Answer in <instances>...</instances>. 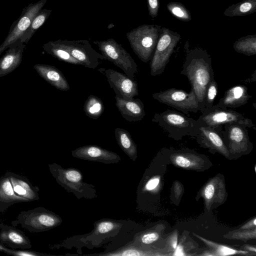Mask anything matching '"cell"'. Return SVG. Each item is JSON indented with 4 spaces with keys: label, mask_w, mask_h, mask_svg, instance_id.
Wrapping results in <instances>:
<instances>
[{
    "label": "cell",
    "mask_w": 256,
    "mask_h": 256,
    "mask_svg": "<svg viewBox=\"0 0 256 256\" xmlns=\"http://www.w3.org/2000/svg\"><path fill=\"white\" fill-rule=\"evenodd\" d=\"M218 90V84L213 78L206 88L203 102L202 112L212 108L214 106V100L217 95Z\"/></svg>",
    "instance_id": "33"
},
{
    "label": "cell",
    "mask_w": 256,
    "mask_h": 256,
    "mask_svg": "<svg viewBox=\"0 0 256 256\" xmlns=\"http://www.w3.org/2000/svg\"><path fill=\"white\" fill-rule=\"evenodd\" d=\"M248 126L240 124H229L223 126L224 144L230 154H245L252 148L250 140Z\"/></svg>",
    "instance_id": "12"
},
{
    "label": "cell",
    "mask_w": 256,
    "mask_h": 256,
    "mask_svg": "<svg viewBox=\"0 0 256 256\" xmlns=\"http://www.w3.org/2000/svg\"><path fill=\"white\" fill-rule=\"evenodd\" d=\"M250 98L248 88L244 85L238 84L228 89L214 106L220 108H236L246 104Z\"/></svg>",
    "instance_id": "20"
},
{
    "label": "cell",
    "mask_w": 256,
    "mask_h": 256,
    "mask_svg": "<svg viewBox=\"0 0 256 256\" xmlns=\"http://www.w3.org/2000/svg\"><path fill=\"white\" fill-rule=\"evenodd\" d=\"M166 8L174 16L180 20L189 22L192 20L190 11L181 2H170L167 4Z\"/></svg>",
    "instance_id": "32"
},
{
    "label": "cell",
    "mask_w": 256,
    "mask_h": 256,
    "mask_svg": "<svg viewBox=\"0 0 256 256\" xmlns=\"http://www.w3.org/2000/svg\"><path fill=\"white\" fill-rule=\"evenodd\" d=\"M14 192L29 202L37 201L40 200L38 192L40 188L34 186L24 176L12 172H6Z\"/></svg>",
    "instance_id": "19"
},
{
    "label": "cell",
    "mask_w": 256,
    "mask_h": 256,
    "mask_svg": "<svg viewBox=\"0 0 256 256\" xmlns=\"http://www.w3.org/2000/svg\"><path fill=\"white\" fill-rule=\"evenodd\" d=\"M225 194L224 184L218 176L210 179L201 190V196L208 210L213 204L222 202L226 196Z\"/></svg>",
    "instance_id": "22"
},
{
    "label": "cell",
    "mask_w": 256,
    "mask_h": 256,
    "mask_svg": "<svg viewBox=\"0 0 256 256\" xmlns=\"http://www.w3.org/2000/svg\"><path fill=\"white\" fill-rule=\"evenodd\" d=\"M224 238L234 240L246 242L256 238V228L252 230H234L224 235Z\"/></svg>",
    "instance_id": "34"
},
{
    "label": "cell",
    "mask_w": 256,
    "mask_h": 256,
    "mask_svg": "<svg viewBox=\"0 0 256 256\" xmlns=\"http://www.w3.org/2000/svg\"><path fill=\"white\" fill-rule=\"evenodd\" d=\"M236 52L248 56L256 54V34L242 36L236 40L233 45Z\"/></svg>",
    "instance_id": "30"
},
{
    "label": "cell",
    "mask_w": 256,
    "mask_h": 256,
    "mask_svg": "<svg viewBox=\"0 0 256 256\" xmlns=\"http://www.w3.org/2000/svg\"><path fill=\"white\" fill-rule=\"evenodd\" d=\"M120 224L110 220H102L96 224L95 232L100 234H106L120 226Z\"/></svg>",
    "instance_id": "35"
},
{
    "label": "cell",
    "mask_w": 256,
    "mask_h": 256,
    "mask_svg": "<svg viewBox=\"0 0 256 256\" xmlns=\"http://www.w3.org/2000/svg\"><path fill=\"white\" fill-rule=\"evenodd\" d=\"M152 122L157 123L168 132V136L179 140L186 136L196 138L200 132L196 120L177 111L166 110L154 114Z\"/></svg>",
    "instance_id": "2"
},
{
    "label": "cell",
    "mask_w": 256,
    "mask_h": 256,
    "mask_svg": "<svg viewBox=\"0 0 256 256\" xmlns=\"http://www.w3.org/2000/svg\"><path fill=\"white\" fill-rule=\"evenodd\" d=\"M7 254L15 256H42L46 255L34 250L12 248L10 249Z\"/></svg>",
    "instance_id": "36"
},
{
    "label": "cell",
    "mask_w": 256,
    "mask_h": 256,
    "mask_svg": "<svg viewBox=\"0 0 256 256\" xmlns=\"http://www.w3.org/2000/svg\"><path fill=\"white\" fill-rule=\"evenodd\" d=\"M25 48L26 44L18 38L6 50L0 58V78L10 74L19 66Z\"/></svg>",
    "instance_id": "16"
},
{
    "label": "cell",
    "mask_w": 256,
    "mask_h": 256,
    "mask_svg": "<svg viewBox=\"0 0 256 256\" xmlns=\"http://www.w3.org/2000/svg\"><path fill=\"white\" fill-rule=\"evenodd\" d=\"M17 220L23 228L30 232H46L62 222L58 215L42 207L20 212Z\"/></svg>",
    "instance_id": "6"
},
{
    "label": "cell",
    "mask_w": 256,
    "mask_h": 256,
    "mask_svg": "<svg viewBox=\"0 0 256 256\" xmlns=\"http://www.w3.org/2000/svg\"><path fill=\"white\" fill-rule=\"evenodd\" d=\"M256 218H254L251 220L248 221L245 224L242 225L240 228V230H252L256 228Z\"/></svg>",
    "instance_id": "41"
},
{
    "label": "cell",
    "mask_w": 256,
    "mask_h": 256,
    "mask_svg": "<svg viewBox=\"0 0 256 256\" xmlns=\"http://www.w3.org/2000/svg\"><path fill=\"white\" fill-rule=\"evenodd\" d=\"M178 232H174L168 240V245L172 250H174L178 242Z\"/></svg>",
    "instance_id": "39"
},
{
    "label": "cell",
    "mask_w": 256,
    "mask_h": 256,
    "mask_svg": "<svg viewBox=\"0 0 256 256\" xmlns=\"http://www.w3.org/2000/svg\"><path fill=\"white\" fill-rule=\"evenodd\" d=\"M160 178H154L148 182L146 188L148 190H152L158 186Z\"/></svg>",
    "instance_id": "42"
},
{
    "label": "cell",
    "mask_w": 256,
    "mask_h": 256,
    "mask_svg": "<svg viewBox=\"0 0 256 256\" xmlns=\"http://www.w3.org/2000/svg\"><path fill=\"white\" fill-rule=\"evenodd\" d=\"M148 8L150 16L154 18L158 16L160 8L159 0H147Z\"/></svg>",
    "instance_id": "38"
},
{
    "label": "cell",
    "mask_w": 256,
    "mask_h": 256,
    "mask_svg": "<svg viewBox=\"0 0 256 256\" xmlns=\"http://www.w3.org/2000/svg\"><path fill=\"white\" fill-rule=\"evenodd\" d=\"M200 132L196 137L197 142L202 146L208 148L212 153L215 152L228 158L230 154L223 138V126H200Z\"/></svg>",
    "instance_id": "14"
},
{
    "label": "cell",
    "mask_w": 256,
    "mask_h": 256,
    "mask_svg": "<svg viewBox=\"0 0 256 256\" xmlns=\"http://www.w3.org/2000/svg\"><path fill=\"white\" fill-rule=\"evenodd\" d=\"M76 158L106 164L118 162L121 158L117 154L96 145H88L79 147L72 152Z\"/></svg>",
    "instance_id": "15"
},
{
    "label": "cell",
    "mask_w": 256,
    "mask_h": 256,
    "mask_svg": "<svg viewBox=\"0 0 256 256\" xmlns=\"http://www.w3.org/2000/svg\"><path fill=\"white\" fill-rule=\"evenodd\" d=\"M0 242L12 249L28 250L32 247L24 232L16 228L0 223Z\"/></svg>",
    "instance_id": "17"
},
{
    "label": "cell",
    "mask_w": 256,
    "mask_h": 256,
    "mask_svg": "<svg viewBox=\"0 0 256 256\" xmlns=\"http://www.w3.org/2000/svg\"><path fill=\"white\" fill-rule=\"evenodd\" d=\"M200 126H223L229 124H240L248 128L256 130L252 121L241 113L232 109L220 108L212 106L211 109L202 114L196 120Z\"/></svg>",
    "instance_id": "9"
},
{
    "label": "cell",
    "mask_w": 256,
    "mask_h": 256,
    "mask_svg": "<svg viewBox=\"0 0 256 256\" xmlns=\"http://www.w3.org/2000/svg\"><path fill=\"white\" fill-rule=\"evenodd\" d=\"M183 188L181 184L178 181H176L174 184V192L175 197L178 198L182 194Z\"/></svg>",
    "instance_id": "40"
},
{
    "label": "cell",
    "mask_w": 256,
    "mask_h": 256,
    "mask_svg": "<svg viewBox=\"0 0 256 256\" xmlns=\"http://www.w3.org/2000/svg\"><path fill=\"white\" fill-rule=\"evenodd\" d=\"M152 98L160 102L166 104L184 114L188 115L190 112H197L200 108L196 97L191 89L189 92L174 88L156 92Z\"/></svg>",
    "instance_id": "8"
},
{
    "label": "cell",
    "mask_w": 256,
    "mask_h": 256,
    "mask_svg": "<svg viewBox=\"0 0 256 256\" xmlns=\"http://www.w3.org/2000/svg\"><path fill=\"white\" fill-rule=\"evenodd\" d=\"M180 39V35L176 32L168 28H161L150 64L151 76L160 75L164 72L174 48Z\"/></svg>",
    "instance_id": "5"
},
{
    "label": "cell",
    "mask_w": 256,
    "mask_h": 256,
    "mask_svg": "<svg viewBox=\"0 0 256 256\" xmlns=\"http://www.w3.org/2000/svg\"><path fill=\"white\" fill-rule=\"evenodd\" d=\"M84 110L88 118L97 119L104 111L103 102L99 98L90 95L84 102Z\"/></svg>",
    "instance_id": "31"
},
{
    "label": "cell",
    "mask_w": 256,
    "mask_h": 256,
    "mask_svg": "<svg viewBox=\"0 0 256 256\" xmlns=\"http://www.w3.org/2000/svg\"><path fill=\"white\" fill-rule=\"evenodd\" d=\"M116 105L123 118L129 122L141 120L145 116L144 104L139 98L124 100L115 96Z\"/></svg>",
    "instance_id": "18"
},
{
    "label": "cell",
    "mask_w": 256,
    "mask_h": 256,
    "mask_svg": "<svg viewBox=\"0 0 256 256\" xmlns=\"http://www.w3.org/2000/svg\"><path fill=\"white\" fill-rule=\"evenodd\" d=\"M42 48L45 52L60 61L72 64L82 65V64L79 61L72 56L56 40L48 42L43 44Z\"/></svg>",
    "instance_id": "27"
},
{
    "label": "cell",
    "mask_w": 256,
    "mask_h": 256,
    "mask_svg": "<svg viewBox=\"0 0 256 256\" xmlns=\"http://www.w3.org/2000/svg\"><path fill=\"white\" fill-rule=\"evenodd\" d=\"M10 248H7L6 245L2 244L0 242V251L2 252L7 254Z\"/></svg>",
    "instance_id": "44"
},
{
    "label": "cell",
    "mask_w": 256,
    "mask_h": 256,
    "mask_svg": "<svg viewBox=\"0 0 256 256\" xmlns=\"http://www.w3.org/2000/svg\"><path fill=\"white\" fill-rule=\"evenodd\" d=\"M98 70L106 76L116 96L128 100L138 95V84L134 79L110 68H100Z\"/></svg>",
    "instance_id": "13"
},
{
    "label": "cell",
    "mask_w": 256,
    "mask_h": 256,
    "mask_svg": "<svg viewBox=\"0 0 256 256\" xmlns=\"http://www.w3.org/2000/svg\"><path fill=\"white\" fill-rule=\"evenodd\" d=\"M46 1L40 0L23 8L20 16L12 24L7 36L0 45V55L11 44L20 38L28 28L33 18L42 10Z\"/></svg>",
    "instance_id": "11"
},
{
    "label": "cell",
    "mask_w": 256,
    "mask_h": 256,
    "mask_svg": "<svg viewBox=\"0 0 256 256\" xmlns=\"http://www.w3.org/2000/svg\"><path fill=\"white\" fill-rule=\"evenodd\" d=\"M114 135L122 150L131 160L135 161L138 156L137 146L130 133L124 128H117L114 130Z\"/></svg>",
    "instance_id": "25"
},
{
    "label": "cell",
    "mask_w": 256,
    "mask_h": 256,
    "mask_svg": "<svg viewBox=\"0 0 256 256\" xmlns=\"http://www.w3.org/2000/svg\"><path fill=\"white\" fill-rule=\"evenodd\" d=\"M180 74L188 78L202 114L206 88L214 78L210 56L200 48L187 50Z\"/></svg>",
    "instance_id": "1"
},
{
    "label": "cell",
    "mask_w": 256,
    "mask_h": 256,
    "mask_svg": "<svg viewBox=\"0 0 256 256\" xmlns=\"http://www.w3.org/2000/svg\"><path fill=\"white\" fill-rule=\"evenodd\" d=\"M162 26L144 24L126 34V37L136 54L144 62L151 60Z\"/></svg>",
    "instance_id": "4"
},
{
    "label": "cell",
    "mask_w": 256,
    "mask_h": 256,
    "mask_svg": "<svg viewBox=\"0 0 256 256\" xmlns=\"http://www.w3.org/2000/svg\"><path fill=\"white\" fill-rule=\"evenodd\" d=\"M243 248L245 250H246L248 252H253L256 253V248L254 246H250V245H244L243 246Z\"/></svg>",
    "instance_id": "43"
},
{
    "label": "cell",
    "mask_w": 256,
    "mask_h": 256,
    "mask_svg": "<svg viewBox=\"0 0 256 256\" xmlns=\"http://www.w3.org/2000/svg\"><path fill=\"white\" fill-rule=\"evenodd\" d=\"M159 236V234L156 232H148L140 236V241L144 244H150L157 240Z\"/></svg>",
    "instance_id": "37"
},
{
    "label": "cell",
    "mask_w": 256,
    "mask_h": 256,
    "mask_svg": "<svg viewBox=\"0 0 256 256\" xmlns=\"http://www.w3.org/2000/svg\"><path fill=\"white\" fill-rule=\"evenodd\" d=\"M27 202H30L14 192L10 181L6 173L0 177V212L4 213L14 204Z\"/></svg>",
    "instance_id": "23"
},
{
    "label": "cell",
    "mask_w": 256,
    "mask_h": 256,
    "mask_svg": "<svg viewBox=\"0 0 256 256\" xmlns=\"http://www.w3.org/2000/svg\"><path fill=\"white\" fill-rule=\"evenodd\" d=\"M56 42L86 68L94 69L98 66L100 60H104L88 40H58Z\"/></svg>",
    "instance_id": "10"
},
{
    "label": "cell",
    "mask_w": 256,
    "mask_h": 256,
    "mask_svg": "<svg viewBox=\"0 0 256 256\" xmlns=\"http://www.w3.org/2000/svg\"><path fill=\"white\" fill-rule=\"evenodd\" d=\"M193 234L210 248L208 252H205L202 255L226 256L234 254L245 255L249 252L246 250H236L228 246L210 241L194 233H193Z\"/></svg>",
    "instance_id": "26"
},
{
    "label": "cell",
    "mask_w": 256,
    "mask_h": 256,
    "mask_svg": "<svg viewBox=\"0 0 256 256\" xmlns=\"http://www.w3.org/2000/svg\"><path fill=\"white\" fill-rule=\"evenodd\" d=\"M170 158L174 164L186 169L200 168L204 162L201 156L186 150L174 152Z\"/></svg>",
    "instance_id": "24"
},
{
    "label": "cell",
    "mask_w": 256,
    "mask_h": 256,
    "mask_svg": "<svg viewBox=\"0 0 256 256\" xmlns=\"http://www.w3.org/2000/svg\"><path fill=\"white\" fill-rule=\"evenodd\" d=\"M48 167L58 184L78 198L92 199L96 197L94 186L83 182L82 174L78 170L64 168L56 163L49 164Z\"/></svg>",
    "instance_id": "3"
},
{
    "label": "cell",
    "mask_w": 256,
    "mask_h": 256,
    "mask_svg": "<svg viewBox=\"0 0 256 256\" xmlns=\"http://www.w3.org/2000/svg\"><path fill=\"white\" fill-rule=\"evenodd\" d=\"M34 68L40 76L56 89L62 91H68L70 89L64 74L54 66L36 64L34 66Z\"/></svg>",
    "instance_id": "21"
},
{
    "label": "cell",
    "mask_w": 256,
    "mask_h": 256,
    "mask_svg": "<svg viewBox=\"0 0 256 256\" xmlns=\"http://www.w3.org/2000/svg\"><path fill=\"white\" fill-rule=\"evenodd\" d=\"M93 42L98 46L104 60L112 62L122 70L126 76L134 79L138 72V66L122 44L112 38L102 41L95 40Z\"/></svg>",
    "instance_id": "7"
},
{
    "label": "cell",
    "mask_w": 256,
    "mask_h": 256,
    "mask_svg": "<svg viewBox=\"0 0 256 256\" xmlns=\"http://www.w3.org/2000/svg\"><path fill=\"white\" fill-rule=\"evenodd\" d=\"M256 10V0H243L227 8L224 15L226 16H242L252 14Z\"/></svg>",
    "instance_id": "28"
},
{
    "label": "cell",
    "mask_w": 256,
    "mask_h": 256,
    "mask_svg": "<svg viewBox=\"0 0 256 256\" xmlns=\"http://www.w3.org/2000/svg\"><path fill=\"white\" fill-rule=\"evenodd\" d=\"M52 10L48 9H42L33 18L28 28L20 38V40L27 44L36 30L45 22Z\"/></svg>",
    "instance_id": "29"
}]
</instances>
